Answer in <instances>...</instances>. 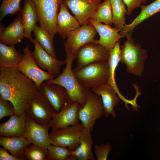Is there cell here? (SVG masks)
<instances>
[{
  "instance_id": "obj_14",
  "label": "cell",
  "mask_w": 160,
  "mask_h": 160,
  "mask_svg": "<svg viewBox=\"0 0 160 160\" xmlns=\"http://www.w3.org/2000/svg\"><path fill=\"white\" fill-rule=\"evenodd\" d=\"M50 127L39 124L27 116L24 137L31 143L40 147L47 154V147L51 144L48 132Z\"/></svg>"
},
{
  "instance_id": "obj_5",
  "label": "cell",
  "mask_w": 160,
  "mask_h": 160,
  "mask_svg": "<svg viewBox=\"0 0 160 160\" xmlns=\"http://www.w3.org/2000/svg\"><path fill=\"white\" fill-rule=\"evenodd\" d=\"M35 5L40 26L54 38L57 33V18L63 0H31Z\"/></svg>"
},
{
  "instance_id": "obj_9",
  "label": "cell",
  "mask_w": 160,
  "mask_h": 160,
  "mask_svg": "<svg viewBox=\"0 0 160 160\" xmlns=\"http://www.w3.org/2000/svg\"><path fill=\"white\" fill-rule=\"evenodd\" d=\"M104 108L100 95H96L91 91L88 96L84 105L80 109L79 120L85 128L92 132L96 121L103 115Z\"/></svg>"
},
{
  "instance_id": "obj_27",
  "label": "cell",
  "mask_w": 160,
  "mask_h": 160,
  "mask_svg": "<svg viewBox=\"0 0 160 160\" xmlns=\"http://www.w3.org/2000/svg\"><path fill=\"white\" fill-rule=\"evenodd\" d=\"M120 41H119L114 47L109 52V57L108 61L109 67V77L108 83L115 90L120 99L126 103L129 102V100L126 99L120 93L115 79L116 69L120 62Z\"/></svg>"
},
{
  "instance_id": "obj_6",
  "label": "cell",
  "mask_w": 160,
  "mask_h": 160,
  "mask_svg": "<svg viewBox=\"0 0 160 160\" xmlns=\"http://www.w3.org/2000/svg\"><path fill=\"white\" fill-rule=\"evenodd\" d=\"M25 112L37 123L50 127L53 116L56 112L38 91L28 103Z\"/></svg>"
},
{
  "instance_id": "obj_2",
  "label": "cell",
  "mask_w": 160,
  "mask_h": 160,
  "mask_svg": "<svg viewBox=\"0 0 160 160\" xmlns=\"http://www.w3.org/2000/svg\"><path fill=\"white\" fill-rule=\"evenodd\" d=\"M74 59L72 57L66 55L65 60L66 66L63 69L62 73L55 78L45 81L63 87L68 93L71 103H78L82 107L85 104L91 90L84 87L74 75L72 66Z\"/></svg>"
},
{
  "instance_id": "obj_28",
  "label": "cell",
  "mask_w": 160,
  "mask_h": 160,
  "mask_svg": "<svg viewBox=\"0 0 160 160\" xmlns=\"http://www.w3.org/2000/svg\"><path fill=\"white\" fill-rule=\"evenodd\" d=\"M112 14V23L115 27L121 30L120 33L122 34L126 23L125 14L127 12L122 0H109Z\"/></svg>"
},
{
  "instance_id": "obj_3",
  "label": "cell",
  "mask_w": 160,
  "mask_h": 160,
  "mask_svg": "<svg viewBox=\"0 0 160 160\" xmlns=\"http://www.w3.org/2000/svg\"><path fill=\"white\" fill-rule=\"evenodd\" d=\"M147 58V51L140 44L127 39L120 47L119 62L125 65L126 71L129 74L141 77Z\"/></svg>"
},
{
  "instance_id": "obj_36",
  "label": "cell",
  "mask_w": 160,
  "mask_h": 160,
  "mask_svg": "<svg viewBox=\"0 0 160 160\" xmlns=\"http://www.w3.org/2000/svg\"><path fill=\"white\" fill-rule=\"evenodd\" d=\"M124 4L127 7L126 15L127 16L130 15L133 10L140 7L143 3H145L147 0H122Z\"/></svg>"
},
{
  "instance_id": "obj_37",
  "label": "cell",
  "mask_w": 160,
  "mask_h": 160,
  "mask_svg": "<svg viewBox=\"0 0 160 160\" xmlns=\"http://www.w3.org/2000/svg\"><path fill=\"white\" fill-rule=\"evenodd\" d=\"M4 147L0 148V160H22L20 158L9 154Z\"/></svg>"
},
{
  "instance_id": "obj_34",
  "label": "cell",
  "mask_w": 160,
  "mask_h": 160,
  "mask_svg": "<svg viewBox=\"0 0 160 160\" xmlns=\"http://www.w3.org/2000/svg\"><path fill=\"white\" fill-rule=\"evenodd\" d=\"M112 146L109 143L99 145L96 144L94 147V153L97 160H106L112 149Z\"/></svg>"
},
{
  "instance_id": "obj_13",
  "label": "cell",
  "mask_w": 160,
  "mask_h": 160,
  "mask_svg": "<svg viewBox=\"0 0 160 160\" xmlns=\"http://www.w3.org/2000/svg\"><path fill=\"white\" fill-rule=\"evenodd\" d=\"M81 107L77 102L68 103L54 114L50 127L52 131L79 123V112Z\"/></svg>"
},
{
  "instance_id": "obj_4",
  "label": "cell",
  "mask_w": 160,
  "mask_h": 160,
  "mask_svg": "<svg viewBox=\"0 0 160 160\" xmlns=\"http://www.w3.org/2000/svg\"><path fill=\"white\" fill-rule=\"evenodd\" d=\"M79 81L85 87L91 89L108 83L109 67L108 62L91 63L81 68L72 69Z\"/></svg>"
},
{
  "instance_id": "obj_8",
  "label": "cell",
  "mask_w": 160,
  "mask_h": 160,
  "mask_svg": "<svg viewBox=\"0 0 160 160\" xmlns=\"http://www.w3.org/2000/svg\"><path fill=\"white\" fill-rule=\"evenodd\" d=\"M95 28L90 24L81 25L70 32L64 45L66 55L76 58L79 49L84 44L92 42L97 33Z\"/></svg>"
},
{
  "instance_id": "obj_17",
  "label": "cell",
  "mask_w": 160,
  "mask_h": 160,
  "mask_svg": "<svg viewBox=\"0 0 160 160\" xmlns=\"http://www.w3.org/2000/svg\"><path fill=\"white\" fill-rule=\"evenodd\" d=\"M21 18V13L19 12L8 26L0 25V43L7 45H15L26 37Z\"/></svg>"
},
{
  "instance_id": "obj_31",
  "label": "cell",
  "mask_w": 160,
  "mask_h": 160,
  "mask_svg": "<svg viewBox=\"0 0 160 160\" xmlns=\"http://www.w3.org/2000/svg\"><path fill=\"white\" fill-rule=\"evenodd\" d=\"M68 148L51 144L47 147V160H76Z\"/></svg>"
},
{
  "instance_id": "obj_16",
  "label": "cell",
  "mask_w": 160,
  "mask_h": 160,
  "mask_svg": "<svg viewBox=\"0 0 160 160\" xmlns=\"http://www.w3.org/2000/svg\"><path fill=\"white\" fill-rule=\"evenodd\" d=\"M80 25L89 24L91 17L101 3V0H63Z\"/></svg>"
},
{
  "instance_id": "obj_7",
  "label": "cell",
  "mask_w": 160,
  "mask_h": 160,
  "mask_svg": "<svg viewBox=\"0 0 160 160\" xmlns=\"http://www.w3.org/2000/svg\"><path fill=\"white\" fill-rule=\"evenodd\" d=\"M84 128L81 122L52 131L49 133L51 143L75 150L80 145L81 136Z\"/></svg>"
},
{
  "instance_id": "obj_22",
  "label": "cell",
  "mask_w": 160,
  "mask_h": 160,
  "mask_svg": "<svg viewBox=\"0 0 160 160\" xmlns=\"http://www.w3.org/2000/svg\"><path fill=\"white\" fill-rule=\"evenodd\" d=\"M20 11L26 37L33 43L34 39L31 33L39 21L34 4L31 0H24L23 7Z\"/></svg>"
},
{
  "instance_id": "obj_33",
  "label": "cell",
  "mask_w": 160,
  "mask_h": 160,
  "mask_svg": "<svg viewBox=\"0 0 160 160\" xmlns=\"http://www.w3.org/2000/svg\"><path fill=\"white\" fill-rule=\"evenodd\" d=\"M25 159L47 160V154L39 147L31 143L26 150L24 154Z\"/></svg>"
},
{
  "instance_id": "obj_10",
  "label": "cell",
  "mask_w": 160,
  "mask_h": 160,
  "mask_svg": "<svg viewBox=\"0 0 160 160\" xmlns=\"http://www.w3.org/2000/svg\"><path fill=\"white\" fill-rule=\"evenodd\" d=\"M23 50V57L16 68L32 80L38 89L44 81L52 80L54 78L47 72L44 71L38 65L32 56L29 45H27Z\"/></svg>"
},
{
  "instance_id": "obj_38",
  "label": "cell",
  "mask_w": 160,
  "mask_h": 160,
  "mask_svg": "<svg viewBox=\"0 0 160 160\" xmlns=\"http://www.w3.org/2000/svg\"></svg>"
},
{
  "instance_id": "obj_18",
  "label": "cell",
  "mask_w": 160,
  "mask_h": 160,
  "mask_svg": "<svg viewBox=\"0 0 160 160\" xmlns=\"http://www.w3.org/2000/svg\"><path fill=\"white\" fill-rule=\"evenodd\" d=\"M91 90L101 97L104 108L103 115L105 117L111 115L115 118L116 114L114 108L119 105L120 98L113 88L107 83L93 88Z\"/></svg>"
},
{
  "instance_id": "obj_30",
  "label": "cell",
  "mask_w": 160,
  "mask_h": 160,
  "mask_svg": "<svg viewBox=\"0 0 160 160\" xmlns=\"http://www.w3.org/2000/svg\"><path fill=\"white\" fill-rule=\"evenodd\" d=\"M33 31L35 38L42 48L51 56L57 59L53 45V39L40 26L36 25Z\"/></svg>"
},
{
  "instance_id": "obj_1",
  "label": "cell",
  "mask_w": 160,
  "mask_h": 160,
  "mask_svg": "<svg viewBox=\"0 0 160 160\" xmlns=\"http://www.w3.org/2000/svg\"><path fill=\"white\" fill-rule=\"evenodd\" d=\"M38 91L33 81L17 69L0 67V97L13 104L15 115L25 112L28 103Z\"/></svg>"
},
{
  "instance_id": "obj_23",
  "label": "cell",
  "mask_w": 160,
  "mask_h": 160,
  "mask_svg": "<svg viewBox=\"0 0 160 160\" xmlns=\"http://www.w3.org/2000/svg\"><path fill=\"white\" fill-rule=\"evenodd\" d=\"M140 7V13L131 23L126 25L122 33L128 39H132L131 37L132 32L139 24L146 19L160 12V0H155L148 5H141Z\"/></svg>"
},
{
  "instance_id": "obj_11",
  "label": "cell",
  "mask_w": 160,
  "mask_h": 160,
  "mask_svg": "<svg viewBox=\"0 0 160 160\" xmlns=\"http://www.w3.org/2000/svg\"><path fill=\"white\" fill-rule=\"evenodd\" d=\"M109 57V52L104 47L88 43L81 47L77 53L76 67L81 68L95 63L108 62Z\"/></svg>"
},
{
  "instance_id": "obj_24",
  "label": "cell",
  "mask_w": 160,
  "mask_h": 160,
  "mask_svg": "<svg viewBox=\"0 0 160 160\" xmlns=\"http://www.w3.org/2000/svg\"><path fill=\"white\" fill-rule=\"evenodd\" d=\"M31 143L24 136H1L0 145L16 157L25 159V152Z\"/></svg>"
},
{
  "instance_id": "obj_25",
  "label": "cell",
  "mask_w": 160,
  "mask_h": 160,
  "mask_svg": "<svg viewBox=\"0 0 160 160\" xmlns=\"http://www.w3.org/2000/svg\"><path fill=\"white\" fill-rule=\"evenodd\" d=\"M91 132L84 128L80 138V144L75 150L72 151L71 153L78 160H96L92 150L94 142Z\"/></svg>"
},
{
  "instance_id": "obj_21",
  "label": "cell",
  "mask_w": 160,
  "mask_h": 160,
  "mask_svg": "<svg viewBox=\"0 0 160 160\" xmlns=\"http://www.w3.org/2000/svg\"><path fill=\"white\" fill-rule=\"evenodd\" d=\"M68 7L62 3L60 7L57 18V31L63 40L65 39L69 33L79 27L78 20L69 12Z\"/></svg>"
},
{
  "instance_id": "obj_19",
  "label": "cell",
  "mask_w": 160,
  "mask_h": 160,
  "mask_svg": "<svg viewBox=\"0 0 160 160\" xmlns=\"http://www.w3.org/2000/svg\"><path fill=\"white\" fill-rule=\"evenodd\" d=\"M89 24L95 28L100 37L98 40H94L92 43L101 45L109 52L120 39L125 37L119 33L121 31L119 28H112L111 26L101 23L90 22Z\"/></svg>"
},
{
  "instance_id": "obj_20",
  "label": "cell",
  "mask_w": 160,
  "mask_h": 160,
  "mask_svg": "<svg viewBox=\"0 0 160 160\" xmlns=\"http://www.w3.org/2000/svg\"><path fill=\"white\" fill-rule=\"evenodd\" d=\"M27 118L25 112L20 116L15 114L10 116L7 121L0 125L1 136L24 137Z\"/></svg>"
},
{
  "instance_id": "obj_26",
  "label": "cell",
  "mask_w": 160,
  "mask_h": 160,
  "mask_svg": "<svg viewBox=\"0 0 160 160\" xmlns=\"http://www.w3.org/2000/svg\"><path fill=\"white\" fill-rule=\"evenodd\" d=\"M24 56L16 49L14 45H7L0 43V67L16 68Z\"/></svg>"
},
{
  "instance_id": "obj_35",
  "label": "cell",
  "mask_w": 160,
  "mask_h": 160,
  "mask_svg": "<svg viewBox=\"0 0 160 160\" xmlns=\"http://www.w3.org/2000/svg\"><path fill=\"white\" fill-rule=\"evenodd\" d=\"M15 108L10 101L0 97V120L7 116L15 114Z\"/></svg>"
},
{
  "instance_id": "obj_32",
  "label": "cell",
  "mask_w": 160,
  "mask_h": 160,
  "mask_svg": "<svg viewBox=\"0 0 160 160\" xmlns=\"http://www.w3.org/2000/svg\"><path fill=\"white\" fill-rule=\"evenodd\" d=\"M21 0H2L0 7V20L1 21L7 15H13L20 11Z\"/></svg>"
},
{
  "instance_id": "obj_29",
  "label": "cell",
  "mask_w": 160,
  "mask_h": 160,
  "mask_svg": "<svg viewBox=\"0 0 160 160\" xmlns=\"http://www.w3.org/2000/svg\"><path fill=\"white\" fill-rule=\"evenodd\" d=\"M97 23H104L111 26L112 23V14L109 0H105L101 3L89 20Z\"/></svg>"
},
{
  "instance_id": "obj_15",
  "label": "cell",
  "mask_w": 160,
  "mask_h": 160,
  "mask_svg": "<svg viewBox=\"0 0 160 160\" xmlns=\"http://www.w3.org/2000/svg\"><path fill=\"white\" fill-rule=\"evenodd\" d=\"M33 43L34 49L32 54L38 65L42 70H47L54 78L59 76L61 67L65 64V60H58L51 56L42 48L35 38Z\"/></svg>"
},
{
  "instance_id": "obj_12",
  "label": "cell",
  "mask_w": 160,
  "mask_h": 160,
  "mask_svg": "<svg viewBox=\"0 0 160 160\" xmlns=\"http://www.w3.org/2000/svg\"><path fill=\"white\" fill-rule=\"evenodd\" d=\"M38 91L56 112L66 104L71 103L66 89L60 85L45 81L41 83Z\"/></svg>"
}]
</instances>
